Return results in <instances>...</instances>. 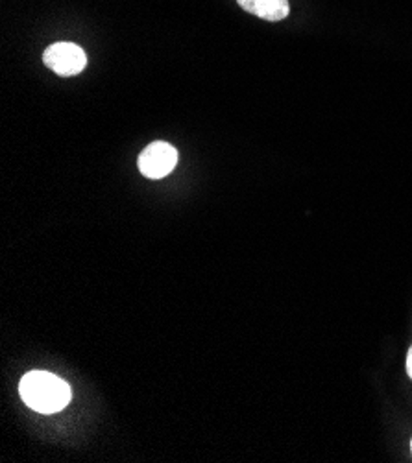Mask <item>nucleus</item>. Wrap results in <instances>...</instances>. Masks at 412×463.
<instances>
[{
    "label": "nucleus",
    "instance_id": "obj_4",
    "mask_svg": "<svg viewBox=\"0 0 412 463\" xmlns=\"http://www.w3.org/2000/svg\"><path fill=\"white\" fill-rule=\"evenodd\" d=\"M237 3L244 12L270 23L283 21L291 14L289 0H237Z\"/></svg>",
    "mask_w": 412,
    "mask_h": 463
},
{
    "label": "nucleus",
    "instance_id": "obj_5",
    "mask_svg": "<svg viewBox=\"0 0 412 463\" xmlns=\"http://www.w3.org/2000/svg\"><path fill=\"white\" fill-rule=\"evenodd\" d=\"M407 373H408V377L412 379V347H410L408 356H407Z\"/></svg>",
    "mask_w": 412,
    "mask_h": 463
},
{
    "label": "nucleus",
    "instance_id": "obj_1",
    "mask_svg": "<svg viewBox=\"0 0 412 463\" xmlns=\"http://www.w3.org/2000/svg\"><path fill=\"white\" fill-rule=\"evenodd\" d=\"M19 393L26 406L39 413H56L63 410L72 397L71 386L49 372L26 373L21 379Z\"/></svg>",
    "mask_w": 412,
    "mask_h": 463
},
{
    "label": "nucleus",
    "instance_id": "obj_2",
    "mask_svg": "<svg viewBox=\"0 0 412 463\" xmlns=\"http://www.w3.org/2000/svg\"><path fill=\"white\" fill-rule=\"evenodd\" d=\"M43 61L60 76H76L85 69L87 56L74 43H54L44 51Z\"/></svg>",
    "mask_w": 412,
    "mask_h": 463
},
{
    "label": "nucleus",
    "instance_id": "obj_3",
    "mask_svg": "<svg viewBox=\"0 0 412 463\" xmlns=\"http://www.w3.org/2000/svg\"><path fill=\"white\" fill-rule=\"evenodd\" d=\"M177 163V152L172 145L158 141L147 146L139 156V170L150 179H161L168 175Z\"/></svg>",
    "mask_w": 412,
    "mask_h": 463
}]
</instances>
